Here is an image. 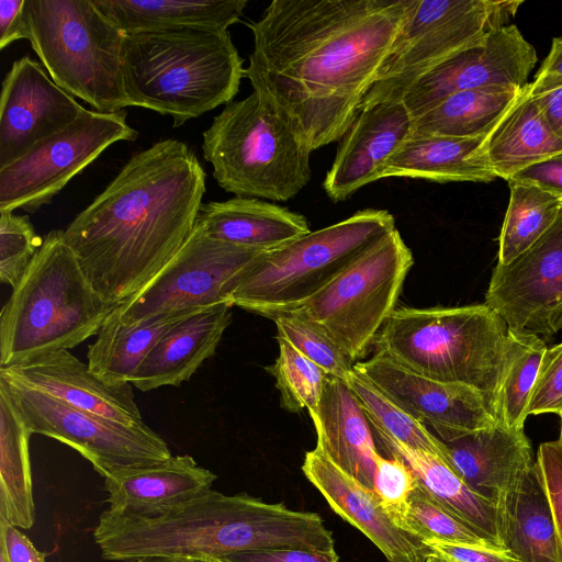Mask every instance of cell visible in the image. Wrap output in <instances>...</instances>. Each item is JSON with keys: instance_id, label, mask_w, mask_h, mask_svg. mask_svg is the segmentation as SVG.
<instances>
[{"instance_id": "cell-1", "label": "cell", "mask_w": 562, "mask_h": 562, "mask_svg": "<svg viewBox=\"0 0 562 562\" xmlns=\"http://www.w3.org/2000/svg\"><path fill=\"white\" fill-rule=\"evenodd\" d=\"M416 2L273 0L245 77L311 151L341 139Z\"/></svg>"}, {"instance_id": "cell-2", "label": "cell", "mask_w": 562, "mask_h": 562, "mask_svg": "<svg viewBox=\"0 0 562 562\" xmlns=\"http://www.w3.org/2000/svg\"><path fill=\"white\" fill-rule=\"evenodd\" d=\"M206 173L178 139L138 151L64 231L93 289L111 306L149 282L192 232Z\"/></svg>"}, {"instance_id": "cell-3", "label": "cell", "mask_w": 562, "mask_h": 562, "mask_svg": "<svg viewBox=\"0 0 562 562\" xmlns=\"http://www.w3.org/2000/svg\"><path fill=\"white\" fill-rule=\"evenodd\" d=\"M93 536L103 559L123 562L143 558L209 562L269 548L335 549L331 531L316 513L213 490L154 516L104 510Z\"/></svg>"}, {"instance_id": "cell-4", "label": "cell", "mask_w": 562, "mask_h": 562, "mask_svg": "<svg viewBox=\"0 0 562 562\" xmlns=\"http://www.w3.org/2000/svg\"><path fill=\"white\" fill-rule=\"evenodd\" d=\"M122 77L128 106L178 127L232 102L245 68L228 30L178 29L125 34Z\"/></svg>"}, {"instance_id": "cell-5", "label": "cell", "mask_w": 562, "mask_h": 562, "mask_svg": "<svg viewBox=\"0 0 562 562\" xmlns=\"http://www.w3.org/2000/svg\"><path fill=\"white\" fill-rule=\"evenodd\" d=\"M114 307L87 279L64 231H50L1 310L0 368L75 348L98 335Z\"/></svg>"}, {"instance_id": "cell-6", "label": "cell", "mask_w": 562, "mask_h": 562, "mask_svg": "<svg viewBox=\"0 0 562 562\" xmlns=\"http://www.w3.org/2000/svg\"><path fill=\"white\" fill-rule=\"evenodd\" d=\"M507 340V325L483 303L395 308L373 345L423 376L480 391L494 415Z\"/></svg>"}, {"instance_id": "cell-7", "label": "cell", "mask_w": 562, "mask_h": 562, "mask_svg": "<svg viewBox=\"0 0 562 562\" xmlns=\"http://www.w3.org/2000/svg\"><path fill=\"white\" fill-rule=\"evenodd\" d=\"M24 38L52 80L94 111L127 105L122 77L123 33L94 0H25Z\"/></svg>"}, {"instance_id": "cell-8", "label": "cell", "mask_w": 562, "mask_h": 562, "mask_svg": "<svg viewBox=\"0 0 562 562\" xmlns=\"http://www.w3.org/2000/svg\"><path fill=\"white\" fill-rule=\"evenodd\" d=\"M202 138L214 179L235 196L285 202L312 178V151L254 91L227 103Z\"/></svg>"}, {"instance_id": "cell-9", "label": "cell", "mask_w": 562, "mask_h": 562, "mask_svg": "<svg viewBox=\"0 0 562 562\" xmlns=\"http://www.w3.org/2000/svg\"><path fill=\"white\" fill-rule=\"evenodd\" d=\"M394 228L387 210L364 209L311 231L269 251L235 291L232 304L270 319L295 311Z\"/></svg>"}, {"instance_id": "cell-10", "label": "cell", "mask_w": 562, "mask_h": 562, "mask_svg": "<svg viewBox=\"0 0 562 562\" xmlns=\"http://www.w3.org/2000/svg\"><path fill=\"white\" fill-rule=\"evenodd\" d=\"M413 263V254L395 227L295 311L318 324L356 363L395 310Z\"/></svg>"}, {"instance_id": "cell-11", "label": "cell", "mask_w": 562, "mask_h": 562, "mask_svg": "<svg viewBox=\"0 0 562 562\" xmlns=\"http://www.w3.org/2000/svg\"><path fill=\"white\" fill-rule=\"evenodd\" d=\"M522 0H417L360 112L403 100L426 72L512 19Z\"/></svg>"}, {"instance_id": "cell-12", "label": "cell", "mask_w": 562, "mask_h": 562, "mask_svg": "<svg viewBox=\"0 0 562 562\" xmlns=\"http://www.w3.org/2000/svg\"><path fill=\"white\" fill-rule=\"evenodd\" d=\"M268 252L212 238L195 223L161 270L114 311L121 322L134 324L165 313L232 303L235 291Z\"/></svg>"}, {"instance_id": "cell-13", "label": "cell", "mask_w": 562, "mask_h": 562, "mask_svg": "<svg viewBox=\"0 0 562 562\" xmlns=\"http://www.w3.org/2000/svg\"><path fill=\"white\" fill-rule=\"evenodd\" d=\"M137 136L124 110L103 113L83 109L68 127L0 168V211H38L109 146L134 142Z\"/></svg>"}, {"instance_id": "cell-14", "label": "cell", "mask_w": 562, "mask_h": 562, "mask_svg": "<svg viewBox=\"0 0 562 562\" xmlns=\"http://www.w3.org/2000/svg\"><path fill=\"white\" fill-rule=\"evenodd\" d=\"M4 379L32 434L54 438L91 462L103 477L125 469L165 461L171 457L167 442L149 426H127L94 415Z\"/></svg>"}, {"instance_id": "cell-15", "label": "cell", "mask_w": 562, "mask_h": 562, "mask_svg": "<svg viewBox=\"0 0 562 562\" xmlns=\"http://www.w3.org/2000/svg\"><path fill=\"white\" fill-rule=\"evenodd\" d=\"M485 304L512 331L546 341L562 328V210L528 249L507 265L496 263Z\"/></svg>"}, {"instance_id": "cell-16", "label": "cell", "mask_w": 562, "mask_h": 562, "mask_svg": "<svg viewBox=\"0 0 562 562\" xmlns=\"http://www.w3.org/2000/svg\"><path fill=\"white\" fill-rule=\"evenodd\" d=\"M537 53L515 25L493 30L422 76L402 102L416 119L453 93L486 87L521 89Z\"/></svg>"}, {"instance_id": "cell-17", "label": "cell", "mask_w": 562, "mask_h": 562, "mask_svg": "<svg viewBox=\"0 0 562 562\" xmlns=\"http://www.w3.org/2000/svg\"><path fill=\"white\" fill-rule=\"evenodd\" d=\"M392 402L427 427L443 442L496 424L484 395L468 385L423 376L375 351L353 364Z\"/></svg>"}, {"instance_id": "cell-18", "label": "cell", "mask_w": 562, "mask_h": 562, "mask_svg": "<svg viewBox=\"0 0 562 562\" xmlns=\"http://www.w3.org/2000/svg\"><path fill=\"white\" fill-rule=\"evenodd\" d=\"M30 56L13 61L0 98V168L72 124L83 111Z\"/></svg>"}, {"instance_id": "cell-19", "label": "cell", "mask_w": 562, "mask_h": 562, "mask_svg": "<svg viewBox=\"0 0 562 562\" xmlns=\"http://www.w3.org/2000/svg\"><path fill=\"white\" fill-rule=\"evenodd\" d=\"M302 471L333 510L359 529L389 562H426V542L400 528L384 512L373 490L341 470L316 443L305 453Z\"/></svg>"}, {"instance_id": "cell-20", "label": "cell", "mask_w": 562, "mask_h": 562, "mask_svg": "<svg viewBox=\"0 0 562 562\" xmlns=\"http://www.w3.org/2000/svg\"><path fill=\"white\" fill-rule=\"evenodd\" d=\"M413 119L402 101L362 110L342 136L323 188L335 203L381 179L383 166L409 136Z\"/></svg>"}, {"instance_id": "cell-21", "label": "cell", "mask_w": 562, "mask_h": 562, "mask_svg": "<svg viewBox=\"0 0 562 562\" xmlns=\"http://www.w3.org/2000/svg\"><path fill=\"white\" fill-rule=\"evenodd\" d=\"M0 375L43 392L75 408L127 425L143 426L131 383L110 384L69 350L56 351L10 368Z\"/></svg>"}, {"instance_id": "cell-22", "label": "cell", "mask_w": 562, "mask_h": 562, "mask_svg": "<svg viewBox=\"0 0 562 562\" xmlns=\"http://www.w3.org/2000/svg\"><path fill=\"white\" fill-rule=\"evenodd\" d=\"M216 475L188 456L115 471L104 477L108 512L147 517L187 503L212 490Z\"/></svg>"}, {"instance_id": "cell-23", "label": "cell", "mask_w": 562, "mask_h": 562, "mask_svg": "<svg viewBox=\"0 0 562 562\" xmlns=\"http://www.w3.org/2000/svg\"><path fill=\"white\" fill-rule=\"evenodd\" d=\"M443 443L453 471L472 491L496 506L535 463L524 430L508 429L497 422Z\"/></svg>"}, {"instance_id": "cell-24", "label": "cell", "mask_w": 562, "mask_h": 562, "mask_svg": "<svg viewBox=\"0 0 562 562\" xmlns=\"http://www.w3.org/2000/svg\"><path fill=\"white\" fill-rule=\"evenodd\" d=\"M232 306L229 302L214 304L177 323L142 361L130 383L147 392L189 381L214 356L232 323Z\"/></svg>"}, {"instance_id": "cell-25", "label": "cell", "mask_w": 562, "mask_h": 562, "mask_svg": "<svg viewBox=\"0 0 562 562\" xmlns=\"http://www.w3.org/2000/svg\"><path fill=\"white\" fill-rule=\"evenodd\" d=\"M317 445L341 470L373 490L375 447L372 427L349 385L328 376L316 413L310 415Z\"/></svg>"}, {"instance_id": "cell-26", "label": "cell", "mask_w": 562, "mask_h": 562, "mask_svg": "<svg viewBox=\"0 0 562 562\" xmlns=\"http://www.w3.org/2000/svg\"><path fill=\"white\" fill-rule=\"evenodd\" d=\"M195 223L212 238L265 251L276 250L311 232L304 215L247 196L202 203Z\"/></svg>"}, {"instance_id": "cell-27", "label": "cell", "mask_w": 562, "mask_h": 562, "mask_svg": "<svg viewBox=\"0 0 562 562\" xmlns=\"http://www.w3.org/2000/svg\"><path fill=\"white\" fill-rule=\"evenodd\" d=\"M502 547L515 562H562V547L535 462L497 504Z\"/></svg>"}, {"instance_id": "cell-28", "label": "cell", "mask_w": 562, "mask_h": 562, "mask_svg": "<svg viewBox=\"0 0 562 562\" xmlns=\"http://www.w3.org/2000/svg\"><path fill=\"white\" fill-rule=\"evenodd\" d=\"M374 432L386 454L401 458L413 470L419 485L429 496L483 539L504 551L495 504L472 491L441 457Z\"/></svg>"}, {"instance_id": "cell-29", "label": "cell", "mask_w": 562, "mask_h": 562, "mask_svg": "<svg viewBox=\"0 0 562 562\" xmlns=\"http://www.w3.org/2000/svg\"><path fill=\"white\" fill-rule=\"evenodd\" d=\"M484 138L409 135L384 164L381 179L491 182L497 177L483 155Z\"/></svg>"}, {"instance_id": "cell-30", "label": "cell", "mask_w": 562, "mask_h": 562, "mask_svg": "<svg viewBox=\"0 0 562 562\" xmlns=\"http://www.w3.org/2000/svg\"><path fill=\"white\" fill-rule=\"evenodd\" d=\"M482 151L494 175L507 181L562 151V139L549 127L530 95L529 83L485 136Z\"/></svg>"}, {"instance_id": "cell-31", "label": "cell", "mask_w": 562, "mask_h": 562, "mask_svg": "<svg viewBox=\"0 0 562 562\" xmlns=\"http://www.w3.org/2000/svg\"><path fill=\"white\" fill-rule=\"evenodd\" d=\"M125 34L178 29L228 30L247 0H94Z\"/></svg>"}, {"instance_id": "cell-32", "label": "cell", "mask_w": 562, "mask_h": 562, "mask_svg": "<svg viewBox=\"0 0 562 562\" xmlns=\"http://www.w3.org/2000/svg\"><path fill=\"white\" fill-rule=\"evenodd\" d=\"M200 310L165 313L138 323L124 324L113 308L97 339L89 346V369L106 383H130L136 369L160 338L177 323Z\"/></svg>"}, {"instance_id": "cell-33", "label": "cell", "mask_w": 562, "mask_h": 562, "mask_svg": "<svg viewBox=\"0 0 562 562\" xmlns=\"http://www.w3.org/2000/svg\"><path fill=\"white\" fill-rule=\"evenodd\" d=\"M31 435L5 380L0 378V518L26 529L35 519Z\"/></svg>"}, {"instance_id": "cell-34", "label": "cell", "mask_w": 562, "mask_h": 562, "mask_svg": "<svg viewBox=\"0 0 562 562\" xmlns=\"http://www.w3.org/2000/svg\"><path fill=\"white\" fill-rule=\"evenodd\" d=\"M521 89L486 87L453 93L425 114L414 119L409 135L484 137L512 105Z\"/></svg>"}, {"instance_id": "cell-35", "label": "cell", "mask_w": 562, "mask_h": 562, "mask_svg": "<svg viewBox=\"0 0 562 562\" xmlns=\"http://www.w3.org/2000/svg\"><path fill=\"white\" fill-rule=\"evenodd\" d=\"M510 198L498 237L497 265H507L555 222L562 198L535 184L508 181Z\"/></svg>"}, {"instance_id": "cell-36", "label": "cell", "mask_w": 562, "mask_h": 562, "mask_svg": "<svg viewBox=\"0 0 562 562\" xmlns=\"http://www.w3.org/2000/svg\"><path fill=\"white\" fill-rule=\"evenodd\" d=\"M546 341L531 334L508 329L507 353L494 416L498 424L524 430L528 404L538 375Z\"/></svg>"}, {"instance_id": "cell-37", "label": "cell", "mask_w": 562, "mask_h": 562, "mask_svg": "<svg viewBox=\"0 0 562 562\" xmlns=\"http://www.w3.org/2000/svg\"><path fill=\"white\" fill-rule=\"evenodd\" d=\"M346 383L374 431L413 449L435 453L447 461L445 443L426 425L392 402L370 380L353 370Z\"/></svg>"}, {"instance_id": "cell-38", "label": "cell", "mask_w": 562, "mask_h": 562, "mask_svg": "<svg viewBox=\"0 0 562 562\" xmlns=\"http://www.w3.org/2000/svg\"><path fill=\"white\" fill-rule=\"evenodd\" d=\"M279 355L266 370L274 376L281 406L290 413H316L327 373L286 340L277 337Z\"/></svg>"}, {"instance_id": "cell-39", "label": "cell", "mask_w": 562, "mask_h": 562, "mask_svg": "<svg viewBox=\"0 0 562 562\" xmlns=\"http://www.w3.org/2000/svg\"><path fill=\"white\" fill-rule=\"evenodd\" d=\"M278 336L323 369L328 376L345 382L353 373V362L315 322L297 311L274 316Z\"/></svg>"}, {"instance_id": "cell-40", "label": "cell", "mask_w": 562, "mask_h": 562, "mask_svg": "<svg viewBox=\"0 0 562 562\" xmlns=\"http://www.w3.org/2000/svg\"><path fill=\"white\" fill-rule=\"evenodd\" d=\"M406 530L424 541L437 539L499 550L438 504L419 484L409 498Z\"/></svg>"}, {"instance_id": "cell-41", "label": "cell", "mask_w": 562, "mask_h": 562, "mask_svg": "<svg viewBox=\"0 0 562 562\" xmlns=\"http://www.w3.org/2000/svg\"><path fill=\"white\" fill-rule=\"evenodd\" d=\"M42 244L26 215L0 211V281L13 289Z\"/></svg>"}, {"instance_id": "cell-42", "label": "cell", "mask_w": 562, "mask_h": 562, "mask_svg": "<svg viewBox=\"0 0 562 562\" xmlns=\"http://www.w3.org/2000/svg\"><path fill=\"white\" fill-rule=\"evenodd\" d=\"M418 484L415 473L401 458H384L381 453L376 456L373 492L384 512L404 530L409 498Z\"/></svg>"}, {"instance_id": "cell-43", "label": "cell", "mask_w": 562, "mask_h": 562, "mask_svg": "<svg viewBox=\"0 0 562 562\" xmlns=\"http://www.w3.org/2000/svg\"><path fill=\"white\" fill-rule=\"evenodd\" d=\"M528 416L562 415V342L547 348L528 404Z\"/></svg>"}, {"instance_id": "cell-44", "label": "cell", "mask_w": 562, "mask_h": 562, "mask_svg": "<svg viewBox=\"0 0 562 562\" xmlns=\"http://www.w3.org/2000/svg\"><path fill=\"white\" fill-rule=\"evenodd\" d=\"M536 463L541 473L562 547V437L542 442L537 452Z\"/></svg>"}, {"instance_id": "cell-45", "label": "cell", "mask_w": 562, "mask_h": 562, "mask_svg": "<svg viewBox=\"0 0 562 562\" xmlns=\"http://www.w3.org/2000/svg\"><path fill=\"white\" fill-rule=\"evenodd\" d=\"M529 91L551 131L562 139V77L537 74Z\"/></svg>"}, {"instance_id": "cell-46", "label": "cell", "mask_w": 562, "mask_h": 562, "mask_svg": "<svg viewBox=\"0 0 562 562\" xmlns=\"http://www.w3.org/2000/svg\"><path fill=\"white\" fill-rule=\"evenodd\" d=\"M223 562H338L335 549L310 551L296 548H269L234 553L222 559Z\"/></svg>"}, {"instance_id": "cell-47", "label": "cell", "mask_w": 562, "mask_h": 562, "mask_svg": "<svg viewBox=\"0 0 562 562\" xmlns=\"http://www.w3.org/2000/svg\"><path fill=\"white\" fill-rule=\"evenodd\" d=\"M425 542L432 551L434 557L443 562H515L507 552L487 547L437 539H429Z\"/></svg>"}, {"instance_id": "cell-48", "label": "cell", "mask_w": 562, "mask_h": 562, "mask_svg": "<svg viewBox=\"0 0 562 562\" xmlns=\"http://www.w3.org/2000/svg\"><path fill=\"white\" fill-rule=\"evenodd\" d=\"M508 181L535 184L562 198V151L521 170Z\"/></svg>"}, {"instance_id": "cell-49", "label": "cell", "mask_w": 562, "mask_h": 562, "mask_svg": "<svg viewBox=\"0 0 562 562\" xmlns=\"http://www.w3.org/2000/svg\"><path fill=\"white\" fill-rule=\"evenodd\" d=\"M0 552L9 562H45V555L18 527L0 518Z\"/></svg>"}, {"instance_id": "cell-50", "label": "cell", "mask_w": 562, "mask_h": 562, "mask_svg": "<svg viewBox=\"0 0 562 562\" xmlns=\"http://www.w3.org/2000/svg\"><path fill=\"white\" fill-rule=\"evenodd\" d=\"M25 0H0V48L24 38L23 5Z\"/></svg>"}, {"instance_id": "cell-51", "label": "cell", "mask_w": 562, "mask_h": 562, "mask_svg": "<svg viewBox=\"0 0 562 562\" xmlns=\"http://www.w3.org/2000/svg\"><path fill=\"white\" fill-rule=\"evenodd\" d=\"M538 74L562 77V36L552 40L550 52L539 68Z\"/></svg>"}, {"instance_id": "cell-52", "label": "cell", "mask_w": 562, "mask_h": 562, "mask_svg": "<svg viewBox=\"0 0 562 562\" xmlns=\"http://www.w3.org/2000/svg\"><path fill=\"white\" fill-rule=\"evenodd\" d=\"M126 562H181V560L167 559V558H143V559L130 560Z\"/></svg>"}, {"instance_id": "cell-53", "label": "cell", "mask_w": 562, "mask_h": 562, "mask_svg": "<svg viewBox=\"0 0 562 562\" xmlns=\"http://www.w3.org/2000/svg\"><path fill=\"white\" fill-rule=\"evenodd\" d=\"M426 562H443L442 560L436 558V557H430L426 560Z\"/></svg>"}, {"instance_id": "cell-54", "label": "cell", "mask_w": 562, "mask_h": 562, "mask_svg": "<svg viewBox=\"0 0 562 562\" xmlns=\"http://www.w3.org/2000/svg\"><path fill=\"white\" fill-rule=\"evenodd\" d=\"M0 562H9L4 553L0 552Z\"/></svg>"}, {"instance_id": "cell-55", "label": "cell", "mask_w": 562, "mask_h": 562, "mask_svg": "<svg viewBox=\"0 0 562 562\" xmlns=\"http://www.w3.org/2000/svg\"><path fill=\"white\" fill-rule=\"evenodd\" d=\"M181 562H206V561L192 560V559H184V560H181Z\"/></svg>"}, {"instance_id": "cell-56", "label": "cell", "mask_w": 562, "mask_h": 562, "mask_svg": "<svg viewBox=\"0 0 562 562\" xmlns=\"http://www.w3.org/2000/svg\"><path fill=\"white\" fill-rule=\"evenodd\" d=\"M561 417V431H560V437H562V415H560Z\"/></svg>"}, {"instance_id": "cell-57", "label": "cell", "mask_w": 562, "mask_h": 562, "mask_svg": "<svg viewBox=\"0 0 562 562\" xmlns=\"http://www.w3.org/2000/svg\"><path fill=\"white\" fill-rule=\"evenodd\" d=\"M209 562H223V561H220V560H212V561H209Z\"/></svg>"}]
</instances>
